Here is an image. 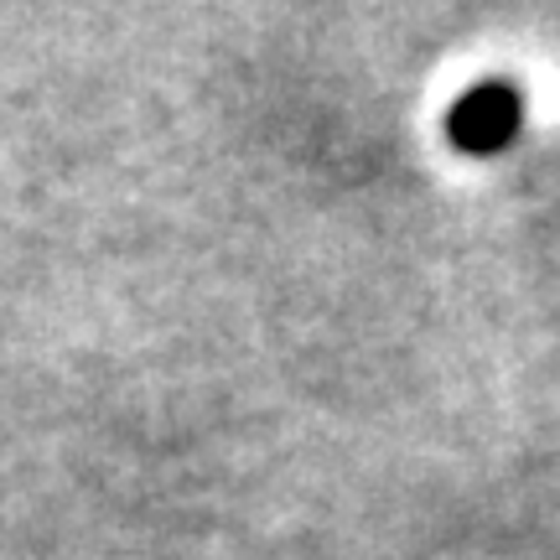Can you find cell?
Masks as SVG:
<instances>
[{"mask_svg": "<svg viewBox=\"0 0 560 560\" xmlns=\"http://www.w3.org/2000/svg\"><path fill=\"white\" fill-rule=\"evenodd\" d=\"M529 100L514 79H482L446 109V140L462 156H503L524 130Z\"/></svg>", "mask_w": 560, "mask_h": 560, "instance_id": "obj_1", "label": "cell"}]
</instances>
